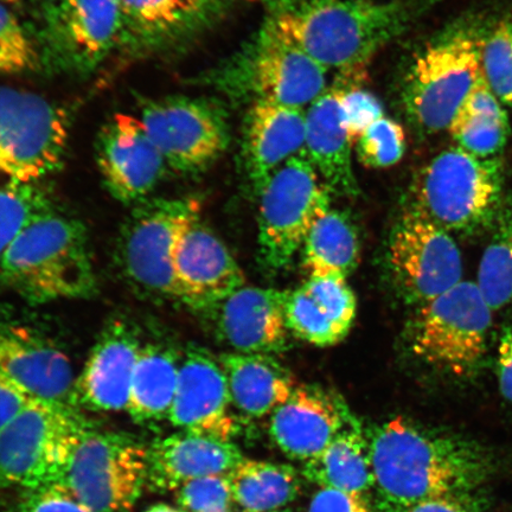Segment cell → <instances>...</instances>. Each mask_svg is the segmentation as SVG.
I'll list each match as a JSON object with an SVG mask.
<instances>
[{"label": "cell", "mask_w": 512, "mask_h": 512, "mask_svg": "<svg viewBox=\"0 0 512 512\" xmlns=\"http://www.w3.org/2000/svg\"><path fill=\"white\" fill-rule=\"evenodd\" d=\"M0 275L34 304L91 296L96 281L86 228L53 209L44 211L6 249Z\"/></svg>", "instance_id": "obj_3"}, {"label": "cell", "mask_w": 512, "mask_h": 512, "mask_svg": "<svg viewBox=\"0 0 512 512\" xmlns=\"http://www.w3.org/2000/svg\"><path fill=\"white\" fill-rule=\"evenodd\" d=\"M96 160L106 188L123 203L144 200L169 170L142 121L121 113L102 127Z\"/></svg>", "instance_id": "obj_17"}, {"label": "cell", "mask_w": 512, "mask_h": 512, "mask_svg": "<svg viewBox=\"0 0 512 512\" xmlns=\"http://www.w3.org/2000/svg\"><path fill=\"white\" fill-rule=\"evenodd\" d=\"M42 67L35 32L0 2V74H27Z\"/></svg>", "instance_id": "obj_35"}, {"label": "cell", "mask_w": 512, "mask_h": 512, "mask_svg": "<svg viewBox=\"0 0 512 512\" xmlns=\"http://www.w3.org/2000/svg\"><path fill=\"white\" fill-rule=\"evenodd\" d=\"M477 286L492 312L512 311V214L502 207L480 260Z\"/></svg>", "instance_id": "obj_33"}, {"label": "cell", "mask_w": 512, "mask_h": 512, "mask_svg": "<svg viewBox=\"0 0 512 512\" xmlns=\"http://www.w3.org/2000/svg\"><path fill=\"white\" fill-rule=\"evenodd\" d=\"M226 0H119L118 49L130 57L169 53L207 29Z\"/></svg>", "instance_id": "obj_16"}, {"label": "cell", "mask_w": 512, "mask_h": 512, "mask_svg": "<svg viewBox=\"0 0 512 512\" xmlns=\"http://www.w3.org/2000/svg\"><path fill=\"white\" fill-rule=\"evenodd\" d=\"M342 111L345 127L352 140L360 138L376 120L384 117L383 107L376 96L363 89H347L342 99Z\"/></svg>", "instance_id": "obj_42"}, {"label": "cell", "mask_w": 512, "mask_h": 512, "mask_svg": "<svg viewBox=\"0 0 512 512\" xmlns=\"http://www.w3.org/2000/svg\"><path fill=\"white\" fill-rule=\"evenodd\" d=\"M303 252L309 278L332 274L348 278L360 259V241L354 223L342 211L331 208L312 228Z\"/></svg>", "instance_id": "obj_32"}, {"label": "cell", "mask_w": 512, "mask_h": 512, "mask_svg": "<svg viewBox=\"0 0 512 512\" xmlns=\"http://www.w3.org/2000/svg\"><path fill=\"white\" fill-rule=\"evenodd\" d=\"M307 512H374V509L366 497L320 488L312 496Z\"/></svg>", "instance_id": "obj_44"}, {"label": "cell", "mask_w": 512, "mask_h": 512, "mask_svg": "<svg viewBox=\"0 0 512 512\" xmlns=\"http://www.w3.org/2000/svg\"><path fill=\"white\" fill-rule=\"evenodd\" d=\"M497 379L499 392L512 403V325L502 331L497 350Z\"/></svg>", "instance_id": "obj_46"}, {"label": "cell", "mask_w": 512, "mask_h": 512, "mask_svg": "<svg viewBox=\"0 0 512 512\" xmlns=\"http://www.w3.org/2000/svg\"><path fill=\"white\" fill-rule=\"evenodd\" d=\"M508 208L510 209L511 214H512V203L509 204Z\"/></svg>", "instance_id": "obj_49"}, {"label": "cell", "mask_w": 512, "mask_h": 512, "mask_svg": "<svg viewBox=\"0 0 512 512\" xmlns=\"http://www.w3.org/2000/svg\"><path fill=\"white\" fill-rule=\"evenodd\" d=\"M492 311L477 284L462 281L419 307L408 329L413 354L454 376L476 373L488 350Z\"/></svg>", "instance_id": "obj_8"}, {"label": "cell", "mask_w": 512, "mask_h": 512, "mask_svg": "<svg viewBox=\"0 0 512 512\" xmlns=\"http://www.w3.org/2000/svg\"><path fill=\"white\" fill-rule=\"evenodd\" d=\"M444 0H306L271 23L328 70L350 73Z\"/></svg>", "instance_id": "obj_2"}, {"label": "cell", "mask_w": 512, "mask_h": 512, "mask_svg": "<svg viewBox=\"0 0 512 512\" xmlns=\"http://www.w3.org/2000/svg\"><path fill=\"white\" fill-rule=\"evenodd\" d=\"M347 89L326 88L306 110L304 156L326 187L339 196L360 194L351 162L352 140L344 124L342 99Z\"/></svg>", "instance_id": "obj_26"}, {"label": "cell", "mask_w": 512, "mask_h": 512, "mask_svg": "<svg viewBox=\"0 0 512 512\" xmlns=\"http://www.w3.org/2000/svg\"><path fill=\"white\" fill-rule=\"evenodd\" d=\"M302 287L326 315L349 334L356 318L357 299L347 278L335 274L309 278Z\"/></svg>", "instance_id": "obj_39"}, {"label": "cell", "mask_w": 512, "mask_h": 512, "mask_svg": "<svg viewBox=\"0 0 512 512\" xmlns=\"http://www.w3.org/2000/svg\"><path fill=\"white\" fill-rule=\"evenodd\" d=\"M143 343L121 320L107 326L74 384L73 405L93 412L126 411Z\"/></svg>", "instance_id": "obj_21"}, {"label": "cell", "mask_w": 512, "mask_h": 512, "mask_svg": "<svg viewBox=\"0 0 512 512\" xmlns=\"http://www.w3.org/2000/svg\"><path fill=\"white\" fill-rule=\"evenodd\" d=\"M272 512H291L290 510H286V509H280V510H275V511H272Z\"/></svg>", "instance_id": "obj_48"}, {"label": "cell", "mask_w": 512, "mask_h": 512, "mask_svg": "<svg viewBox=\"0 0 512 512\" xmlns=\"http://www.w3.org/2000/svg\"><path fill=\"white\" fill-rule=\"evenodd\" d=\"M460 149L479 158L499 157L511 134L507 108L492 93L483 74L448 126Z\"/></svg>", "instance_id": "obj_30"}, {"label": "cell", "mask_w": 512, "mask_h": 512, "mask_svg": "<svg viewBox=\"0 0 512 512\" xmlns=\"http://www.w3.org/2000/svg\"><path fill=\"white\" fill-rule=\"evenodd\" d=\"M226 373L208 351L190 348L182 357L169 421L181 431L232 441L238 431Z\"/></svg>", "instance_id": "obj_18"}, {"label": "cell", "mask_w": 512, "mask_h": 512, "mask_svg": "<svg viewBox=\"0 0 512 512\" xmlns=\"http://www.w3.org/2000/svg\"><path fill=\"white\" fill-rule=\"evenodd\" d=\"M288 330L302 341L316 347H332L342 342L348 332L338 326L300 286L288 291L286 300Z\"/></svg>", "instance_id": "obj_36"}, {"label": "cell", "mask_w": 512, "mask_h": 512, "mask_svg": "<svg viewBox=\"0 0 512 512\" xmlns=\"http://www.w3.org/2000/svg\"><path fill=\"white\" fill-rule=\"evenodd\" d=\"M355 144L357 158L366 168H390L405 155V131L395 120L382 117L371 124Z\"/></svg>", "instance_id": "obj_38"}, {"label": "cell", "mask_w": 512, "mask_h": 512, "mask_svg": "<svg viewBox=\"0 0 512 512\" xmlns=\"http://www.w3.org/2000/svg\"><path fill=\"white\" fill-rule=\"evenodd\" d=\"M149 477V448L123 433L89 431L63 484L92 512H128Z\"/></svg>", "instance_id": "obj_12"}, {"label": "cell", "mask_w": 512, "mask_h": 512, "mask_svg": "<svg viewBox=\"0 0 512 512\" xmlns=\"http://www.w3.org/2000/svg\"><path fill=\"white\" fill-rule=\"evenodd\" d=\"M176 503L181 512H230L234 499L228 475L189 480L177 489Z\"/></svg>", "instance_id": "obj_40"}, {"label": "cell", "mask_w": 512, "mask_h": 512, "mask_svg": "<svg viewBox=\"0 0 512 512\" xmlns=\"http://www.w3.org/2000/svg\"><path fill=\"white\" fill-rule=\"evenodd\" d=\"M138 118L178 174L207 170L229 145L228 114L213 100L165 96L146 101Z\"/></svg>", "instance_id": "obj_14"}, {"label": "cell", "mask_w": 512, "mask_h": 512, "mask_svg": "<svg viewBox=\"0 0 512 512\" xmlns=\"http://www.w3.org/2000/svg\"><path fill=\"white\" fill-rule=\"evenodd\" d=\"M389 270L401 297L419 307L463 281L462 253L452 234L405 209L388 246Z\"/></svg>", "instance_id": "obj_15"}, {"label": "cell", "mask_w": 512, "mask_h": 512, "mask_svg": "<svg viewBox=\"0 0 512 512\" xmlns=\"http://www.w3.org/2000/svg\"><path fill=\"white\" fill-rule=\"evenodd\" d=\"M146 512H181L175 508H171L169 507V505H165V504H159V505H156V507H153L149 510H147Z\"/></svg>", "instance_id": "obj_47"}, {"label": "cell", "mask_w": 512, "mask_h": 512, "mask_svg": "<svg viewBox=\"0 0 512 512\" xmlns=\"http://www.w3.org/2000/svg\"><path fill=\"white\" fill-rule=\"evenodd\" d=\"M375 504L408 507L475 491L494 476V454L478 441L396 416L367 433Z\"/></svg>", "instance_id": "obj_1"}, {"label": "cell", "mask_w": 512, "mask_h": 512, "mask_svg": "<svg viewBox=\"0 0 512 512\" xmlns=\"http://www.w3.org/2000/svg\"><path fill=\"white\" fill-rule=\"evenodd\" d=\"M35 400L37 399L15 381L0 374V432Z\"/></svg>", "instance_id": "obj_45"}, {"label": "cell", "mask_w": 512, "mask_h": 512, "mask_svg": "<svg viewBox=\"0 0 512 512\" xmlns=\"http://www.w3.org/2000/svg\"><path fill=\"white\" fill-rule=\"evenodd\" d=\"M482 74L492 93L512 110V18L497 19L484 31Z\"/></svg>", "instance_id": "obj_34"}, {"label": "cell", "mask_w": 512, "mask_h": 512, "mask_svg": "<svg viewBox=\"0 0 512 512\" xmlns=\"http://www.w3.org/2000/svg\"><path fill=\"white\" fill-rule=\"evenodd\" d=\"M241 512H272L296 501L302 479L294 467L243 458L228 475Z\"/></svg>", "instance_id": "obj_31"}, {"label": "cell", "mask_w": 512, "mask_h": 512, "mask_svg": "<svg viewBox=\"0 0 512 512\" xmlns=\"http://www.w3.org/2000/svg\"><path fill=\"white\" fill-rule=\"evenodd\" d=\"M177 300L195 310H211L246 284L224 243L195 220L179 238L174 254Z\"/></svg>", "instance_id": "obj_19"}, {"label": "cell", "mask_w": 512, "mask_h": 512, "mask_svg": "<svg viewBox=\"0 0 512 512\" xmlns=\"http://www.w3.org/2000/svg\"><path fill=\"white\" fill-rule=\"evenodd\" d=\"M181 363L182 357L168 345H143L126 409L137 424L155 426L169 420Z\"/></svg>", "instance_id": "obj_29"}, {"label": "cell", "mask_w": 512, "mask_h": 512, "mask_svg": "<svg viewBox=\"0 0 512 512\" xmlns=\"http://www.w3.org/2000/svg\"><path fill=\"white\" fill-rule=\"evenodd\" d=\"M243 458L232 441L181 431L149 447L147 483L156 491L177 490L189 480L227 476Z\"/></svg>", "instance_id": "obj_25"}, {"label": "cell", "mask_w": 512, "mask_h": 512, "mask_svg": "<svg viewBox=\"0 0 512 512\" xmlns=\"http://www.w3.org/2000/svg\"><path fill=\"white\" fill-rule=\"evenodd\" d=\"M16 512H92L63 483L30 490Z\"/></svg>", "instance_id": "obj_43"}, {"label": "cell", "mask_w": 512, "mask_h": 512, "mask_svg": "<svg viewBox=\"0 0 512 512\" xmlns=\"http://www.w3.org/2000/svg\"><path fill=\"white\" fill-rule=\"evenodd\" d=\"M374 512H491L482 489L426 499L408 507L374 504Z\"/></svg>", "instance_id": "obj_41"}, {"label": "cell", "mask_w": 512, "mask_h": 512, "mask_svg": "<svg viewBox=\"0 0 512 512\" xmlns=\"http://www.w3.org/2000/svg\"><path fill=\"white\" fill-rule=\"evenodd\" d=\"M68 115L43 96L0 86V184L36 185L61 168Z\"/></svg>", "instance_id": "obj_9"}, {"label": "cell", "mask_w": 512, "mask_h": 512, "mask_svg": "<svg viewBox=\"0 0 512 512\" xmlns=\"http://www.w3.org/2000/svg\"><path fill=\"white\" fill-rule=\"evenodd\" d=\"M288 291L247 287L213 307L217 331L239 354L273 355L288 344Z\"/></svg>", "instance_id": "obj_22"}, {"label": "cell", "mask_w": 512, "mask_h": 512, "mask_svg": "<svg viewBox=\"0 0 512 512\" xmlns=\"http://www.w3.org/2000/svg\"><path fill=\"white\" fill-rule=\"evenodd\" d=\"M49 209V198L37 184H0V259L21 230Z\"/></svg>", "instance_id": "obj_37"}, {"label": "cell", "mask_w": 512, "mask_h": 512, "mask_svg": "<svg viewBox=\"0 0 512 512\" xmlns=\"http://www.w3.org/2000/svg\"><path fill=\"white\" fill-rule=\"evenodd\" d=\"M306 110L272 102H254L243 132V169L249 188L260 196L288 160L304 151Z\"/></svg>", "instance_id": "obj_24"}, {"label": "cell", "mask_w": 512, "mask_h": 512, "mask_svg": "<svg viewBox=\"0 0 512 512\" xmlns=\"http://www.w3.org/2000/svg\"><path fill=\"white\" fill-rule=\"evenodd\" d=\"M0 374L37 400L74 407L76 377L69 358L23 326L0 324Z\"/></svg>", "instance_id": "obj_23"}, {"label": "cell", "mask_w": 512, "mask_h": 512, "mask_svg": "<svg viewBox=\"0 0 512 512\" xmlns=\"http://www.w3.org/2000/svg\"><path fill=\"white\" fill-rule=\"evenodd\" d=\"M352 415L335 393L317 386H297L273 412L270 434L287 458L309 463L322 454Z\"/></svg>", "instance_id": "obj_20"}, {"label": "cell", "mask_w": 512, "mask_h": 512, "mask_svg": "<svg viewBox=\"0 0 512 512\" xmlns=\"http://www.w3.org/2000/svg\"><path fill=\"white\" fill-rule=\"evenodd\" d=\"M200 219V203L170 198L142 204L128 217L118 241V262L134 290L156 299H177L174 254L179 238Z\"/></svg>", "instance_id": "obj_11"}, {"label": "cell", "mask_w": 512, "mask_h": 512, "mask_svg": "<svg viewBox=\"0 0 512 512\" xmlns=\"http://www.w3.org/2000/svg\"><path fill=\"white\" fill-rule=\"evenodd\" d=\"M36 32L43 67L85 75L118 47L119 0H47Z\"/></svg>", "instance_id": "obj_13"}, {"label": "cell", "mask_w": 512, "mask_h": 512, "mask_svg": "<svg viewBox=\"0 0 512 512\" xmlns=\"http://www.w3.org/2000/svg\"><path fill=\"white\" fill-rule=\"evenodd\" d=\"M504 163L450 147L413 179L406 209L450 234L471 235L492 226L501 213Z\"/></svg>", "instance_id": "obj_5"}, {"label": "cell", "mask_w": 512, "mask_h": 512, "mask_svg": "<svg viewBox=\"0 0 512 512\" xmlns=\"http://www.w3.org/2000/svg\"><path fill=\"white\" fill-rule=\"evenodd\" d=\"M233 407L249 418L272 415L291 398L296 381L270 355L226 354L221 357Z\"/></svg>", "instance_id": "obj_27"}, {"label": "cell", "mask_w": 512, "mask_h": 512, "mask_svg": "<svg viewBox=\"0 0 512 512\" xmlns=\"http://www.w3.org/2000/svg\"><path fill=\"white\" fill-rule=\"evenodd\" d=\"M485 27L477 19L453 22L413 56L401 82L406 117L421 133L447 130L482 75Z\"/></svg>", "instance_id": "obj_4"}, {"label": "cell", "mask_w": 512, "mask_h": 512, "mask_svg": "<svg viewBox=\"0 0 512 512\" xmlns=\"http://www.w3.org/2000/svg\"><path fill=\"white\" fill-rule=\"evenodd\" d=\"M91 425L78 408L35 400L0 432V490L63 483Z\"/></svg>", "instance_id": "obj_6"}, {"label": "cell", "mask_w": 512, "mask_h": 512, "mask_svg": "<svg viewBox=\"0 0 512 512\" xmlns=\"http://www.w3.org/2000/svg\"><path fill=\"white\" fill-rule=\"evenodd\" d=\"M302 475L319 488L335 489L369 499L375 491L367 433L352 416L326 450L304 464Z\"/></svg>", "instance_id": "obj_28"}, {"label": "cell", "mask_w": 512, "mask_h": 512, "mask_svg": "<svg viewBox=\"0 0 512 512\" xmlns=\"http://www.w3.org/2000/svg\"><path fill=\"white\" fill-rule=\"evenodd\" d=\"M8 512H16V510H11V511H8Z\"/></svg>", "instance_id": "obj_50"}, {"label": "cell", "mask_w": 512, "mask_h": 512, "mask_svg": "<svg viewBox=\"0 0 512 512\" xmlns=\"http://www.w3.org/2000/svg\"><path fill=\"white\" fill-rule=\"evenodd\" d=\"M331 194L304 153L275 172L259 196L262 265L283 271L292 264L312 228L331 209Z\"/></svg>", "instance_id": "obj_10"}, {"label": "cell", "mask_w": 512, "mask_h": 512, "mask_svg": "<svg viewBox=\"0 0 512 512\" xmlns=\"http://www.w3.org/2000/svg\"><path fill=\"white\" fill-rule=\"evenodd\" d=\"M328 73L268 21L239 56L208 79L221 91L253 104L264 101L304 110L326 91Z\"/></svg>", "instance_id": "obj_7"}]
</instances>
